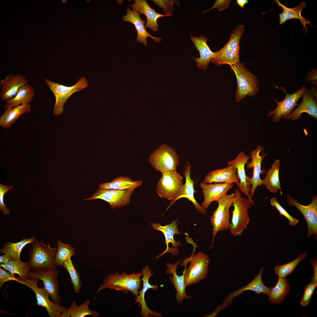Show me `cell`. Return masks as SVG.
Wrapping results in <instances>:
<instances>
[{
    "mask_svg": "<svg viewBox=\"0 0 317 317\" xmlns=\"http://www.w3.org/2000/svg\"><path fill=\"white\" fill-rule=\"evenodd\" d=\"M190 39L199 53L200 57L194 58L197 66L200 69L206 70L214 54L207 43L208 38L201 34L198 37L191 36Z\"/></svg>",
    "mask_w": 317,
    "mask_h": 317,
    "instance_id": "4316f807",
    "label": "cell"
},
{
    "mask_svg": "<svg viewBox=\"0 0 317 317\" xmlns=\"http://www.w3.org/2000/svg\"><path fill=\"white\" fill-rule=\"evenodd\" d=\"M191 167L190 163L187 162L184 166L183 174L186 181L183 185V188L175 200V202L180 198H186L193 204L195 209L202 214H205L206 209L200 205L196 201L194 196L195 192L194 188V181L190 176V168Z\"/></svg>",
    "mask_w": 317,
    "mask_h": 317,
    "instance_id": "f1b7e54d",
    "label": "cell"
},
{
    "mask_svg": "<svg viewBox=\"0 0 317 317\" xmlns=\"http://www.w3.org/2000/svg\"><path fill=\"white\" fill-rule=\"evenodd\" d=\"M311 264L314 269V274L311 277V281L317 284V261L315 258L312 259L310 261Z\"/></svg>",
    "mask_w": 317,
    "mask_h": 317,
    "instance_id": "c3c4849f",
    "label": "cell"
},
{
    "mask_svg": "<svg viewBox=\"0 0 317 317\" xmlns=\"http://www.w3.org/2000/svg\"><path fill=\"white\" fill-rule=\"evenodd\" d=\"M12 280L18 282V278L15 277L14 274L6 271L3 269V268L0 267V288H1L5 282Z\"/></svg>",
    "mask_w": 317,
    "mask_h": 317,
    "instance_id": "bcb514c9",
    "label": "cell"
},
{
    "mask_svg": "<svg viewBox=\"0 0 317 317\" xmlns=\"http://www.w3.org/2000/svg\"><path fill=\"white\" fill-rule=\"evenodd\" d=\"M303 100L297 108L284 118V119L297 120L301 117V114L305 112L315 119H317V99L308 89L303 94Z\"/></svg>",
    "mask_w": 317,
    "mask_h": 317,
    "instance_id": "603a6c76",
    "label": "cell"
},
{
    "mask_svg": "<svg viewBox=\"0 0 317 317\" xmlns=\"http://www.w3.org/2000/svg\"><path fill=\"white\" fill-rule=\"evenodd\" d=\"M244 32V26L239 25L231 33L227 43L220 50L214 52L210 62L217 66L224 64L230 66L240 62V42Z\"/></svg>",
    "mask_w": 317,
    "mask_h": 317,
    "instance_id": "7a4b0ae2",
    "label": "cell"
},
{
    "mask_svg": "<svg viewBox=\"0 0 317 317\" xmlns=\"http://www.w3.org/2000/svg\"><path fill=\"white\" fill-rule=\"evenodd\" d=\"M317 285V284L311 281L310 283L306 286L303 294L300 301L301 306L305 307L309 304Z\"/></svg>",
    "mask_w": 317,
    "mask_h": 317,
    "instance_id": "ee69618b",
    "label": "cell"
},
{
    "mask_svg": "<svg viewBox=\"0 0 317 317\" xmlns=\"http://www.w3.org/2000/svg\"><path fill=\"white\" fill-rule=\"evenodd\" d=\"M236 3L241 8H243L245 5L248 3V1L247 0H237Z\"/></svg>",
    "mask_w": 317,
    "mask_h": 317,
    "instance_id": "816d5d0a",
    "label": "cell"
},
{
    "mask_svg": "<svg viewBox=\"0 0 317 317\" xmlns=\"http://www.w3.org/2000/svg\"><path fill=\"white\" fill-rule=\"evenodd\" d=\"M237 79V88L235 100L239 102L247 96L252 97L259 91V82L257 77L251 73L240 62L230 66Z\"/></svg>",
    "mask_w": 317,
    "mask_h": 317,
    "instance_id": "5b68a950",
    "label": "cell"
},
{
    "mask_svg": "<svg viewBox=\"0 0 317 317\" xmlns=\"http://www.w3.org/2000/svg\"><path fill=\"white\" fill-rule=\"evenodd\" d=\"M0 265V267L11 273L18 274L20 279L26 277L31 269L28 262H24L21 260H10L5 263Z\"/></svg>",
    "mask_w": 317,
    "mask_h": 317,
    "instance_id": "74e56055",
    "label": "cell"
},
{
    "mask_svg": "<svg viewBox=\"0 0 317 317\" xmlns=\"http://www.w3.org/2000/svg\"><path fill=\"white\" fill-rule=\"evenodd\" d=\"M31 108V105L29 104L5 109L4 112L0 117V126L5 129H9L21 115L29 112Z\"/></svg>",
    "mask_w": 317,
    "mask_h": 317,
    "instance_id": "4dcf8cb0",
    "label": "cell"
},
{
    "mask_svg": "<svg viewBox=\"0 0 317 317\" xmlns=\"http://www.w3.org/2000/svg\"><path fill=\"white\" fill-rule=\"evenodd\" d=\"M270 203L272 206L278 211L280 215L284 216L288 220L291 226L294 227L298 224L299 222V220L289 214L279 203L276 198H272L270 200Z\"/></svg>",
    "mask_w": 317,
    "mask_h": 317,
    "instance_id": "b9f144b4",
    "label": "cell"
},
{
    "mask_svg": "<svg viewBox=\"0 0 317 317\" xmlns=\"http://www.w3.org/2000/svg\"><path fill=\"white\" fill-rule=\"evenodd\" d=\"M307 253L300 254L295 259L285 264L277 265L274 271L279 277L285 278L291 274L299 264L306 257Z\"/></svg>",
    "mask_w": 317,
    "mask_h": 317,
    "instance_id": "ab89813d",
    "label": "cell"
},
{
    "mask_svg": "<svg viewBox=\"0 0 317 317\" xmlns=\"http://www.w3.org/2000/svg\"><path fill=\"white\" fill-rule=\"evenodd\" d=\"M141 272L143 276L141 279L143 282V287L141 291H139L138 294L135 298L137 302L141 305V309L140 315L143 317H159L161 315L159 313L151 310L147 306L144 297L146 292L149 289H151L154 290H157L159 286L157 285H151L149 282L150 277L154 275L147 265L142 269Z\"/></svg>",
    "mask_w": 317,
    "mask_h": 317,
    "instance_id": "d6986e66",
    "label": "cell"
},
{
    "mask_svg": "<svg viewBox=\"0 0 317 317\" xmlns=\"http://www.w3.org/2000/svg\"><path fill=\"white\" fill-rule=\"evenodd\" d=\"M18 282L29 288L35 294L37 304L44 307L50 317H60V315L68 308L60 304L56 303L49 299V295L44 287L38 286V280L26 277L23 279L19 278Z\"/></svg>",
    "mask_w": 317,
    "mask_h": 317,
    "instance_id": "30bf717a",
    "label": "cell"
},
{
    "mask_svg": "<svg viewBox=\"0 0 317 317\" xmlns=\"http://www.w3.org/2000/svg\"><path fill=\"white\" fill-rule=\"evenodd\" d=\"M249 158V156L242 151L235 159L229 161L227 163L236 169L239 180V183L236 184L238 189L247 197L252 205H254V202L250 195L251 188L250 183L251 178L246 175L245 169V165L248 162Z\"/></svg>",
    "mask_w": 317,
    "mask_h": 317,
    "instance_id": "2e32d148",
    "label": "cell"
},
{
    "mask_svg": "<svg viewBox=\"0 0 317 317\" xmlns=\"http://www.w3.org/2000/svg\"><path fill=\"white\" fill-rule=\"evenodd\" d=\"M235 197L234 193H232L227 194L215 201L218 203L217 207L210 218V222L213 227L212 246L218 232L229 229L230 222V209L232 205Z\"/></svg>",
    "mask_w": 317,
    "mask_h": 317,
    "instance_id": "52a82bcc",
    "label": "cell"
},
{
    "mask_svg": "<svg viewBox=\"0 0 317 317\" xmlns=\"http://www.w3.org/2000/svg\"><path fill=\"white\" fill-rule=\"evenodd\" d=\"M91 303L90 300H87L79 306H77L74 300L72 302L69 308L60 316V317H85L91 316L93 317H97L100 314L95 311L90 309L89 306Z\"/></svg>",
    "mask_w": 317,
    "mask_h": 317,
    "instance_id": "8d00e7d4",
    "label": "cell"
},
{
    "mask_svg": "<svg viewBox=\"0 0 317 317\" xmlns=\"http://www.w3.org/2000/svg\"><path fill=\"white\" fill-rule=\"evenodd\" d=\"M234 193V209L229 229L232 235L237 237L242 234L250 221L248 210L252 205L247 198L242 197L238 189H236Z\"/></svg>",
    "mask_w": 317,
    "mask_h": 317,
    "instance_id": "3957f363",
    "label": "cell"
},
{
    "mask_svg": "<svg viewBox=\"0 0 317 317\" xmlns=\"http://www.w3.org/2000/svg\"><path fill=\"white\" fill-rule=\"evenodd\" d=\"M239 182L236 169L231 165L209 172L205 176L203 181L206 184L221 183L236 184Z\"/></svg>",
    "mask_w": 317,
    "mask_h": 317,
    "instance_id": "484cf974",
    "label": "cell"
},
{
    "mask_svg": "<svg viewBox=\"0 0 317 317\" xmlns=\"http://www.w3.org/2000/svg\"><path fill=\"white\" fill-rule=\"evenodd\" d=\"M178 218L172 221L170 224L164 226H162L159 223H151L153 229L160 231L163 234L165 239V243L166 245V249L162 254L156 257V258L161 256L166 252L170 253L173 255H177L179 254V253L174 249L179 252L178 248L181 246V243L179 241H175L174 239V236L175 235H179L185 234L188 235V234L179 232L177 227L178 225L180 223L178 222Z\"/></svg>",
    "mask_w": 317,
    "mask_h": 317,
    "instance_id": "e0dca14e",
    "label": "cell"
},
{
    "mask_svg": "<svg viewBox=\"0 0 317 317\" xmlns=\"http://www.w3.org/2000/svg\"><path fill=\"white\" fill-rule=\"evenodd\" d=\"M142 183L141 180L134 181L129 177L121 176L113 179L110 182L100 184L98 187L101 189L123 190L132 188L136 189Z\"/></svg>",
    "mask_w": 317,
    "mask_h": 317,
    "instance_id": "836d02e7",
    "label": "cell"
},
{
    "mask_svg": "<svg viewBox=\"0 0 317 317\" xmlns=\"http://www.w3.org/2000/svg\"><path fill=\"white\" fill-rule=\"evenodd\" d=\"M200 186L204 198L201 206L206 209L212 202L227 195L234 185L221 183L206 184L202 182L200 183Z\"/></svg>",
    "mask_w": 317,
    "mask_h": 317,
    "instance_id": "ffe728a7",
    "label": "cell"
},
{
    "mask_svg": "<svg viewBox=\"0 0 317 317\" xmlns=\"http://www.w3.org/2000/svg\"><path fill=\"white\" fill-rule=\"evenodd\" d=\"M134 4L130 5L132 9L137 11L139 14H144L145 16L146 22L145 27L149 28L153 31H157L159 26L157 20L160 17L170 16L167 15H163L156 12L152 9L145 0H134Z\"/></svg>",
    "mask_w": 317,
    "mask_h": 317,
    "instance_id": "83f0119b",
    "label": "cell"
},
{
    "mask_svg": "<svg viewBox=\"0 0 317 317\" xmlns=\"http://www.w3.org/2000/svg\"><path fill=\"white\" fill-rule=\"evenodd\" d=\"M13 185L5 186L0 184V210L2 212L4 215H8L10 213V210L8 209L4 202V197L5 193L9 190L12 189Z\"/></svg>",
    "mask_w": 317,
    "mask_h": 317,
    "instance_id": "f6af8a7d",
    "label": "cell"
},
{
    "mask_svg": "<svg viewBox=\"0 0 317 317\" xmlns=\"http://www.w3.org/2000/svg\"><path fill=\"white\" fill-rule=\"evenodd\" d=\"M62 1L63 2H67V1H66V0H63Z\"/></svg>",
    "mask_w": 317,
    "mask_h": 317,
    "instance_id": "f5cc1de1",
    "label": "cell"
},
{
    "mask_svg": "<svg viewBox=\"0 0 317 317\" xmlns=\"http://www.w3.org/2000/svg\"><path fill=\"white\" fill-rule=\"evenodd\" d=\"M231 1L230 0H217L215 2L212 7L204 11L203 14H204L205 12L210 11L214 8H216L219 11H222L228 7Z\"/></svg>",
    "mask_w": 317,
    "mask_h": 317,
    "instance_id": "7dc6e473",
    "label": "cell"
},
{
    "mask_svg": "<svg viewBox=\"0 0 317 317\" xmlns=\"http://www.w3.org/2000/svg\"><path fill=\"white\" fill-rule=\"evenodd\" d=\"M60 271L57 269L48 270L41 269L32 270L26 277L42 281L45 290L49 295L53 302L60 304L62 300L59 291L58 277Z\"/></svg>",
    "mask_w": 317,
    "mask_h": 317,
    "instance_id": "7c38bea8",
    "label": "cell"
},
{
    "mask_svg": "<svg viewBox=\"0 0 317 317\" xmlns=\"http://www.w3.org/2000/svg\"><path fill=\"white\" fill-rule=\"evenodd\" d=\"M28 84V80L24 75L9 74L0 82L1 100L6 101L12 98L22 87Z\"/></svg>",
    "mask_w": 317,
    "mask_h": 317,
    "instance_id": "ac0fdd59",
    "label": "cell"
},
{
    "mask_svg": "<svg viewBox=\"0 0 317 317\" xmlns=\"http://www.w3.org/2000/svg\"><path fill=\"white\" fill-rule=\"evenodd\" d=\"M264 269V267H262L259 274L256 275L254 279L248 284L230 294L222 301V305L225 307L228 306L235 298L247 290L252 291L258 294L264 293L268 296L271 288L266 286L262 282V276Z\"/></svg>",
    "mask_w": 317,
    "mask_h": 317,
    "instance_id": "d4e9b609",
    "label": "cell"
},
{
    "mask_svg": "<svg viewBox=\"0 0 317 317\" xmlns=\"http://www.w3.org/2000/svg\"><path fill=\"white\" fill-rule=\"evenodd\" d=\"M43 241L39 242L36 239L32 243V247L29 252L28 262L31 269H57L55 260L57 248L51 247L49 243L44 244Z\"/></svg>",
    "mask_w": 317,
    "mask_h": 317,
    "instance_id": "277c9868",
    "label": "cell"
},
{
    "mask_svg": "<svg viewBox=\"0 0 317 317\" xmlns=\"http://www.w3.org/2000/svg\"><path fill=\"white\" fill-rule=\"evenodd\" d=\"M127 12L126 15L123 16L122 19L124 21L130 22L134 25L137 33L136 40L138 42L141 43L147 46V37L151 38L154 41L158 43L162 41L161 38L153 36L146 31L144 26L145 21L141 18L140 14L137 11L133 9L131 10L128 7L127 9Z\"/></svg>",
    "mask_w": 317,
    "mask_h": 317,
    "instance_id": "7402d4cb",
    "label": "cell"
},
{
    "mask_svg": "<svg viewBox=\"0 0 317 317\" xmlns=\"http://www.w3.org/2000/svg\"><path fill=\"white\" fill-rule=\"evenodd\" d=\"M135 189L132 188L118 190L99 188L92 196L84 200L100 199L108 203L112 209L120 208L129 203Z\"/></svg>",
    "mask_w": 317,
    "mask_h": 317,
    "instance_id": "4fadbf2b",
    "label": "cell"
},
{
    "mask_svg": "<svg viewBox=\"0 0 317 317\" xmlns=\"http://www.w3.org/2000/svg\"><path fill=\"white\" fill-rule=\"evenodd\" d=\"M62 266L67 270L69 274L74 293L77 294L80 293L82 286V281L79 274L74 266L71 258L65 261Z\"/></svg>",
    "mask_w": 317,
    "mask_h": 317,
    "instance_id": "60d3db41",
    "label": "cell"
},
{
    "mask_svg": "<svg viewBox=\"0 0 317 317\" xmlns=\"http://www.w3.org/2000/svg\"><path fill=\"white\" fill-rule=\"evenodd\" d=\"M317 72L316 70H313L307 77L306 80L308 81H313L316 80Z\"/></svg>",
    "mask_w": 317,
    "mask_h": 317,
    "instance_id": "681fc988",
    "label": "cell"
},
{
    "mask_svg": "<svg viewBox=\"0 0 317 317\" xmlns=\"http://www.w3.org/2000/svg\"><path fill=\"white\" fill-rule=\"evenodd\" d=\"M149 161L152 167L162 173L176 171L179 164L178 156L172 148L161 145L150 155Z\"/></svg>",
    "mask_w": 317,
    "mask_h": 317,
    "instance_id": "8fae6325",
    "label": "cell"
},
{
    "mask_svg": "<svg viewBox=\"0 0 317 317\" xmlns=\"http://www.w3.org/2000/svg\"><path fill=\"white\" fill-rule=\"evenodd\" d=\"M55 255L57 266H62L64 262L75 254L74 248L70 244H65L58 240Z\"/></svg>",
    "mask_w": 317,
    "mask_h": 317,
    "instance_id": "f35d334b",
    "label": "cell"
},
{
    "mask_svg": "<svg viewBox=\"0 0 317 317\" xmlns=\"http://www.w3.org/2000/svg\"><path fill=\"white\" fill-rule=\"evenodd\" d=\"M185 259L183 265L189 263L188 268L185 269L184 282L186 286L195 284L206 278L210 262L209 257L203 252H199Z\"/></svg>",
    "mask_w": 317,
    "mask_h": 317,
    "instance_id": "8992f818",
    "label": "cell"
},
{
    "mask_svg": "<svg viewBox=\"0 0 317 317\" xmlns=\"http://www.w3.org/2000/svg\"><path fill=\"white\" fill-rule=\"evenodd\" d=\"M34 95V88L28 84L22 87L13 98L5 101L4 107L6 109L29 104L33 101Z\"/></svg>",
    "mask_w": 317,
    "mask_h": 317,
    "instance_id": "d6a6232c",
    "label": "cell"
},
{
    "mask_svg": "<svg viewBox=\"0 0 317 317\" xmlns=\"http://www.w3.org/2000/svg\"><path fill=\"white\" fill-rule=\"evenodd\" d=\"M181 260L176 261L174 264L169 262L166 264L167 269L166 272L167 274H171V277L170 275L169 278L176 291V299L178 303L181 304L184 299H190L192 297L187 295L186 291V286L184 282L185 270L183 272V274L181 276L178 275L176 272V269Z\"/></svg>",
    "mask_w": 317,
    "mask_h": 317,
    "instance_id": "cb8c5ba5",
    "label": "cell"
},
{
    "mask_svg": "<svg viewBox=\"0 0 317 317\" xmlns=\"http://www.w3.org/2000/svg\"><path fill=\"white\" fill-rule=\"evenodd\" d=\"M263 151L264 149L263 147L257 146L256 148L253 150L250 154L252 159L251 162H248L246 164L247 168L248 169L253 168V176L250 179V183L251 186L250 195L252 198L254 195V192L257 187L262 185V180L261 179L260 177L262 172L261 163L266 154L264 152L261 155L260 154Z\"/></svg>",
    "mask_w": 317,
    "mask_h": 317,
    "instance_id": "44dd1931",
    "label": "cell"
},
{
    "mask_svg": "<svg viewBox=\"0 0 317 317\" xmlns=\"http://www.w3.org/2000/svg\"><path fill=\"white\" fill-rule=\"evenodd\" d=\"M280 167V161L276 159L262 180V185L272 193H276L279 190L281 191L279 176Z\"/></svg>",
    "mask_w": 317,
    "mask_h": 317,
    "instance_id": "1f68e13d",
    "label": "cell"
},
{
    "mask_svg": "<svg viewBox=\"0 0 317 317\" xmlns=\"http://www.w3.org/2000/svg\"><path fill=\"white\" fill-rule=\"evenodd\" d=\"M36 239L34 236L26 238L15 243L7 242L0 250L1 254H7L10 260H21L20 254L23 248L27 245L32 243Z\"/></svg>",
    "mask_w": 317,
    "mask_h": 317,
    "instance_id": "e575fe53",
    "label": "cell"
},
{
    "mask_svg": "<svg viewBox=\"0 0 317 317\" xmlns=\"http://www.w3.org/2000/svg\"><path fill=\"white\" fill-rule=\"evenodd\" d=\"M44 81L53 94L55 102L53 108L55 115L63 114L64 106L68 99L74 93L80 92L88 86V80L84 77L80 78L73 85L68 86L44 78Z\"/></svg>",
    "mask_w": 317,
    "mask_h": 317,
    "instance_id": "ba28073f",
    "label": "cell"
},
{
    "mask_svg": "<svg viewBox=\"0 0 317 317\" xmlns=\"http://www.w3.org/2000/svg\"><path fill=\"white\" fill-rule=\"evenodd\" d=\"M287 203L289 206L296 207L302 213L307 224L308 238L313 234L317 235V196L314 195L312 202L308 205L301 204L290 195L287 196Z\"/></svg>",
    "mask_w": 317,
    "mask_h": 317,
    "instance_id": "9a60e30c",
    "label": "cell"
},
{
    "mask_svg": "<svg viewBox=\"0 0 317 317\" xmlns=\"http://www.w3.org/2000/svg\"><path fill=\"white\" fill-rule=\"evenodd\" d=\"M162 174L157 184L156 190L161 198L172 200L167 209L175 203L184 184L182 176L176 171Z\"/></svg>",
    "mask_w": 317,
    "mask_h": 317,
    "instance_id": "9c48e42d",
    "label": "cell"
},
{
    "mask_svg": "<svg viewBox=\"0 0 317 317\" xmlns=\"http://www.w3.org/2000/svg\"><path fill=\"white\" fill-rule=\"evenodd\" d=\"M274 1L283 10V12L279 15V25L285 23L286 21L291 19H298L301 21L306 32L307 29L306 24L311 25L310 21L303 18L301 15L302 10L306 7L305 2L303 1L301 2L294 7L289 8L282 4L278 0Z\"/></svg>",
    "mask_w": 317,
    "mask_h": 317,
    "instance_id": "f546056e",
    "label": "cell"
},
{
    "mask_svg": "<svg viewBox=\"0 0 317 317\" xmlns=\"http://www.w3.org/2000/svg\"><path fill=\"white\" fill-rule=\"evenodd\" d=\"M307 89L305 86H301L300 89L292 94L287 93L284 100L280 102L274 99L277 103L276 108L273 111H269L268 115L272 116V120L274 122H279L281 118L284 119L290 114L296 106L299 104L298 101L302 96Z\"/></svg>",
    "mask_w": 317,
    "mask_h": 317,
    "instance_id": "5bb4252c",
    "label": "cell"
},
{
    "mask_svg": "<svg viewBox=\"0 0 317 317\" xmlns=\"http://www.w3.org/2000/svg\"><path fill=\"white\" fill-rule=\"evenodd\" d=\"M10 260L9 257L6 254H3L0 256V264L5 263Z\"/></svg>",
    "mask_w": 317,
    "mask_h": 317,
    "instance_id": "f907efd6",
    "label": "cell"
},
{
    "mask_svg": "<svg viewBox=\"0 0 317 317\" xmlns=\"http://www.w3.org/2000/svg\"><path fill=\"white\" fill-rule=\"evenodd\" d=\"M142 275L141 272L130 274L125 273L119 274L117 272L110 274L100 285L96 294L102 290L109 288L110 290L122 291L125 294L130 291L134 296H137L138 290L141 287V284L142 280L140 277Z\"/></svg>",
    "mask_w": 317,
    "mask_h": 317,
    "instance_id": "6da1fadb",
    "label": "cell"
},
{
    "mask_svg": "<svg viewBox=\"0 0 317 317\" xmlns=\"http://www.w3.org/2000/svg\"><path fill=\"white\" fill-rule=\"evenodd\" d=\"M290 288L288 280L285 278L279 277L275 286L270 289L268 301L275 304L281 303L289 293Z\"/></svg>",
    "mask_w": 317,
    "mask_h": 317,
    "instance_id": "d590c367",
    "label": "cell"
},
{
    "mask_svg": "<svg viewBox=\"0 0 317 317\" xmlns=\"http://www.w3.org/2000/svg\"><path fill=\"white\" fill-rule=\"evenodd\" d=\"M151 1L159 8L163 9L165 15H168L170 16H173V15L171 14L175 9V8L173 6V5L176 4L178 6L180 4V3L178 0H153Z\"/></svg>",
    "mask_w": 317,
    "mask_h": 317,
    "instance_id": "7bdbcfd3",
    "label": "cell"
}]
</instances>
